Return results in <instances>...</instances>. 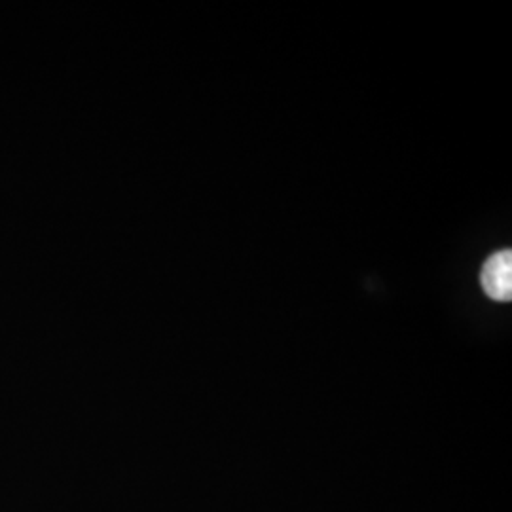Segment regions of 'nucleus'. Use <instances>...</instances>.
I'll list each match as a JSON object with an SVG mask.
<instances>
[{
	"label": "nucleus",
	"instance_id": "f257e3e1",
	"mask_svg": "<svg viewBox=\"0 0 512 512\" xmlns=\"http://www.w3.org/2000/svg\"><path fill=\"white\" fill-rule=\"evenodd\" d=\"M480 283L484 293L499 302L512 298V253L509 249L490 256L482 268Z\"/></svg>",
	"mask_w": 512,
	"mask_h": 512
}]
</instances>
